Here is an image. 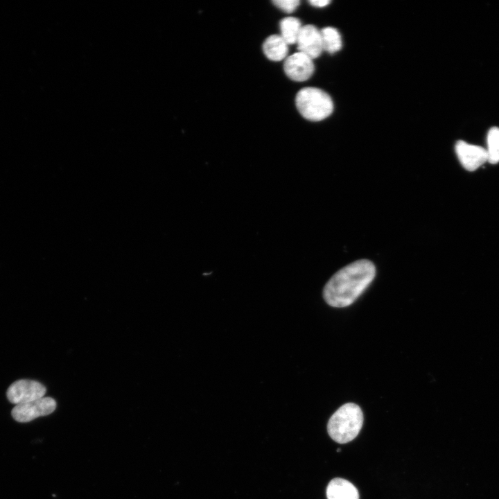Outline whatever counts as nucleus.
Here are the masks:
<instances>
[{"mask_svg":"<svg viewBox=\"0 0 499 499\" xmlns=\"http://www.w3.org/2000/svg\"><path fill=\"white\" fill-rule=\"evenodd\" d=\"M309 3L315 7L323 8V7L328 6L331 3V1H329V0H312V1H309Z\"/></svg>","mask_w":499,"mask_h":499,"instance_id":"obj_15","label":"nucleus"},{"mask_svg":"<svg viewBox=\"0 0 499 499\" xmlns=\"http://www.w3.org/2000/svg\"><path fill=\"white\" fill-rule=\"evenodd\" d=\"M487 161L496 164L499 162V128L492 127L487 134Z\"/></svg>","mask_w":499,"mask_h":499,"instance_id":"obj_13","label":"nucleus"},{"mask_svg":"<svg viewBox=\"0 0 499 499\" xmlns=\"http://www.w3.org/2000/svg\"><path fill=\"white\" fill-rule=\"evenodd\" d=\"M455 152L462 166L469 171H474L487 161L486 149L478 146L458 141Z\"/></svg>","mask_w":499,"mask_h":499,"instance_id":"obj_7","label":"nucleus"},{"mask_svg":"<svg viewBox=\"0 0 499 499\" xmlns=\"http://www.w3.org/2000/svg\"><path fill=\"white\" fill-rule=\"evenodd\" d=\"M337 451H338V452H340V448H338V449L337 450Z\"/></svg>","mask_w":499,"mask_h":499,"instance_id":"obj_16","label":"nucleus"},{"mask_svg":"<svg viewBox=\"0 0 499 499\" xmlns=\"http://www.w3.org/2000/svg\"><path fill=\"white\" fill-rule=\"evenodd\" d=\"M272 3L280 10L290 13L295 11L299 6V1L298 0H275Z\"/></svg>","mask_w":499,"mask_h":499,"instance_id":"obj_14","label":"nucleus"},{"mask_svg":"<svg viewBox=\"0 0 499 499\" xmlns=\"http://www.w3.org/2000/svg\"><path fill=\"white\" fill-rule=\"evenodd\" d=\"M296 107L307 120L319 121L333 112V103L329 95L316 87H305L298 91L295 98Z\"/></svg>","mask_w":499,"mask_h":499,"instance_id":"obj_3","label":"nucleus"},{"mask_svg":"<svg viewBox=\"0 0 499 499\" xmlns=\"http://www.w3.org/2000/svg\"><path fill=\"white\" fill-rule=\"evenodd\" d=\"M288 44L279 35H272L263 44L265 55L270 60L281 61L287 58Z\"/></svg>","mask_w":499,"mask_h":499,"instance_id":"obj_10","label":"nucleus"},{"mask_svg":"<svg viewBox=\"0 0 499 499\" xmlns=\"http://www.w3.org/2000/svg\"><path fill=\"white\" fill-rule=\"evenodd\" d=\"M323 50L334 53L340 50L342 39L339 32L333 27H326L320 30Z\"/></svg>","mask_w":499,"mask_h":499,"instance_id":"obj_12","label":"nucleus"},{"mask_svg":"<svg viewBox=\"0 0 499 499\" xmlns=\"http://www.w3.org/2000/svg\"><path fill=\"white\" fill-rule=\"evenodd\" d=\"M283 69L291 80L303 82L308 80L313 73L314 64L312 58L298 51L286 58Z\"/></svg>","mask_w":499,"mask_h":499,"instance_id":"obj_6","label":"nucleus"},{"mask_svg":"<svg viewBox=\"0 0 499 499\" xmlns=\"http://www.w3.org/2000/svg\"><path fill=\"white\" fill-rule=\"evenodd\" d=\"M326 496L328 499H359L355 486L342 478H334L329 483Z\"/></svg>","mask_w":499,"mask_h":499,"instance_id":"obj_9","label":"nucleus"},{"mask_svg":"<svg viewBox=\"0 0 499 499\" xmlns=\"http://www.w3.org/2000/svg\"><path fill=\"white\" fill-rule=\"evenodd\" d=\"M302 28L299 19L288 17L280 21L281 36L288 44H296Z\"/></svg>","mask_w":499,"mask_h":499,"instance_id":"obj_11","label":"nucleus"},{"mask_svg":"<svg viewBox=\"0 0 499 499\" xmlns=\"http://www.w3.org/2000/svg\"><path fill=\"white\" fill-rule=\"evenodd\" d=\"M296 44L299 52L313 60L319 57L323 51L320 30L311 24L302 26Z\"/></svg>","mask_w":499,"mask_h":499,"instance_id":"obj_8","label":"nucleus"},{"mask_svg":"<svg viewBox=\"0 0 499 499\" xmlns=\"http://www.w3.org/2000/svg\"><path fill=\"white\" fill-rule=\"evenodd\" d=\"M375 275L376 268L371 261L358 260L331 277L324 287L323 297L331 306H348L366 290Z\"/></svg>","mask_w":499,"mask_h":499,"instance_id":"obj_1","label":"nucleus"},{"mask_svg":"<svg viewBox=\"0 0 499 499\" xmlns=\"http://www.w3.org/2000/svg\"><path fill=\"white\" fill-rule=\"evenodd\" d=\"M55 408L56 402L53 398L43 397L16 405L11 414L13 419L18 422H28L39 417L51 414Z\"/></svg>","mask_w":499,"mask_h":499,"instance_id":"obj_4","label":"nucleus"},{"mask_svg":"<svg viewBox=\"0 0 499 499\" xmlns=\"http://www.w3.org/2000/svg\"><path fill=\"white\" fill-rule=\"evenodd\" d=\"M362 423L363 414L360 408L353 403H348L342 405L331 417L327 430L334 441L344 444L358 435Z\"/></svg>","mask_w":499,"mask_h":499,"instance_id":"obj_2","label":"nucleus"},{"mask_svg":"<svg viewBox=\"0 0 499 499\" xmlns=\"http://www.w3.org/2000/svg\"><path fill=\"white\" fill-rule=\"evenodd\" d=\"M46 391V387L37 381L21 379L10 385L6 395L10 402L19 405L44 397Z\"/></svg>","mask_w":499,"mask_h":499,"instance_id":"obj_5","label":"nucleus"}]
</instances>
